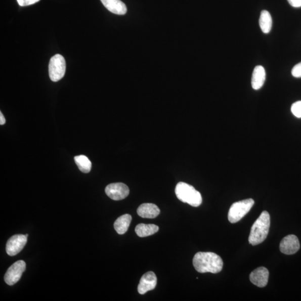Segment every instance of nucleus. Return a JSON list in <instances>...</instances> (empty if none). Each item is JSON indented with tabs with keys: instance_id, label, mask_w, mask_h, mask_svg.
Returning a JSON list of instances; mask_svg holds the SVG:
<instances>
[{
	"instance_id": "1",
	"label": "nucleus",
	"mask_w": 301,
	"mask_h": 301,
	"mask_svg": "<svg viewBox=\"0 0 301 301\" xmlns=\"http://www.w3.org/2000/svg\"><path fill=\"white\" fill-rule=\"evenodd\" d=\"M195 269L199 273H220L223 269V261L220 255L212 252H198L193 259Z\"/></svg>"
},
{
	"instance_id": "2",
	"label": "nucleus",
	"mask_w": 301,
	"mask_h": 301,
	"mask_svg": "<svg viewBox=\"0 0 301 301\" xmlns=\"http://www.w3.org/2000/svg\"><path fill=\"white\" fill-rule=\"evenodd\" d=\"M270 225L269 213L267 211H263L251 227L249 237V243L256 245L264 242L269 233Z\"/></svg>"
},
{
	"instance_id": "3",
	"label": "nucleus",
	"mask_w": 301,
	"mask_h": 301,
	"mask_svg": "<svg viewBox=\"0 0 301 301\" xmlns=\"http://www.w3.org/2000/svg\"><path fill=\"white\" fill-rule=\"evenodd\" d=\"M175 194L180 201L191 206L198 207L202 203L201 194L187 183H179L175 188Z\"/></svg>"
},
{
	"instance_id": "4",
	"label": "nucleus",
	"mask_w": 301,
	"mask_h": 301,
	"mask_svg": "<svg viewBox=\"0 0 301 301\" xmlns=\"http://www.w3.org/2000/svg\"><path fill=\"white\" fill-rule=\"evenodd\" d=\"M254 204L252 199L235 202L229 210L228 220L231 223H236L247 214Z\"/></svg>"
},
{
	"instance_id": "5",
	"label": "nucleus",
	"mask_w": 301,
	"mask_h": 301,
	"mask_svg": "<svg viewBox=\"0 0 301 301\" xmlns=\"http://www.w3.org/2000/svg\"><path fill=\"white\" fill-rule=\"evenodd\" d=\"M66 70V62L64 58L60 54H56L50 60L49 64V74L51 79L54 82L62 79Z\"/></svg>"
},
{
	"instance_id": "6",
	"label": "nucleus",
	"mask_w": 301,
	"mask_h": 301,
	"mask_svg": "<svg viewBox=\"0 0 301 301\" xmlns=\"http://www.w3.org/2000/svg\"><path fill=\"white\" fill-rule=\"evenodd\" d=\"M26 270V264L24 261H18L11 266L4 277V280L8 285L13 286L17 283Z\"/></svg>"
},
{
	"instance_id": "7",
	"label": "nucleus",
	"mask_w": 301,
	"mask_h": 301,
	"mask_svg": "<svg viewBox=\"0 0 301 301\" xmlns=\"http://www.w3.org/2000/svg\"><path fill=\"white\" fill-rule=\"evenodd\" d=\"M109 198L113 200H121L128 196L130 190L126 185L121 183H113L107 186L105 189Z\"/></svg>"
},
{
	"instance_id": "8",
	"label": "nucleus",
	"mask_w": 301,
	"mask_h": 301,
	"mask_svg": "<svg viewBox=\"0 0 301 301\" xmlns=\"http://www.w3.org/2000/svg\"><path fill=\"white\" fill-rule=\"evenodd\" d=\"M27 240L26 235L16 234L8 241L6 247L7 254L10 256L18 254L24 248Z\"/></svg>"
},
{
	"instance_id": "9",
	"label": "nucleus",
	"mask_w": 301,
	"mask_h": 301,
	"mask_svg": "<svg viewBox=\"0 0 301 301\" xmlns=\"http://www.w3.org/2000/svg\"><path fill=\"white\" fill-rule=\"evenodd\" d=\"M300 248L298 238L294 235H289L281 241L280 249L281 252L287 255H292L297 253Z\"/></svg>"
},
{
	"instance_id": "10",
	"label": "nucleus",
	"mask_w": 301,
	"mask_h": 301,
	"mask_svg": "<svg viewBox=\"0 0 301 301\" xmlns=\"http://www.w3.org/2000/svg\"><path fill=\"white\" fill-rule=\"evenodd\" d=\"M157 277L155 273L148 272L141 278L138 286V292L141 294H144L148 291L155 288L157 284Z\"/></svg>"
},
{
	"instance_id": "11",
	"label": "nucleus",
	"mask_w": 301,
	"mask_h": 301,
	"mask_svg": "<svg viewBox=\"0 0 301 301\" xmlns=\"http://www.w3.org/2000/svg\"><path fill=\"white\" fill-rule=\"evenodd\" d=\"M269 271L266 268L261 267L256 268L250 273L249 278L251 283L259 287H265L268 281L269 278Z\"/></svg>"
},
{
	"instance_id": "12",
	"label": "nucleus",
	"mask_w": 301,
	"mask_h": 301,
	"mask_svg": "<svg viewBox=\"0 0 301 301\" xmlns=\"http://www.w3.org/2000/svg\"><path fill=\"white\" fill-rule=\"evenodd\" d=\"M109 12L116 15H123L127 13V7L120 0H101Z\"/></svg>"
},
{
	"instance_id": "13",
	"label": "nucleus",
	"mask_w": 301,
	"mask_h": 301,
	"mask_svg": "<svg viewBox=\"0 0 301 301\" xmlns=\"http://www.w3.org/2000/svg\"><path fill=\"white\" fill-rule=\"evenodd\" d=\"M137 211L141 218L154 219L160 214V210L155 204L145 203L141 204Z\"/></svg>"
},
{
	"instance_id": "14",
	"label": "nucleus",
	"mask_w": 301,
	"mask_h": 301,
	"mask_svg": "<svg viewBox=\"0 0 301 301\" xmlns=\"http://www.w3.org/2000/svg\"><path fill=\"white\" fill-rule=\"evenodd\" d=\"M266 80V71L264 67L259 65L255 67L252 77H251V86L255 90H259L264 85Z\"/></svg>"
},
{
	"instance_id": "15",
	"label": "nucleus",
	"mask_w": 301,
	"mask_h": 301,
	"mask_svg": "<svg viewBox=\"0 0 301 301\" xmlns=\"http://www.w3.org/2000/svg\"><path fill=\"white\" fill-rule=\"evenodd\" d=\"M159 228L155 224H140L135 228V232L139 237L143 238L150 236L158 231Z\"/></svg>"
},
{
	"instance_id": "16",
	"label": "nucleus",
	"mask_w": 301,
	"mask_h": 301,
	"mask_svg": "<svg viewBox=\"0 0 301 301\" xmlns=\"http://www.w3.org/2000/svg\"><path fill=\"white\" fill-rule=\"evenodd\" d=\"M132 217L124 214L119 217L114 223V228L118 234L122 235L128 231Z\"/></svg>"
},
{
	"instance_id": "17",
	"label": "nucleus",
	"mask_w": 301,
	"mask_h": 301,
	"mask_svg": "<svg viewBox=\"0 0 301 301\" xmlns=\"http://www.w3.org/2000/svg\"><path fill=\"white\" fill-rule=\"evenodd\" d=\"M260 26L263 32L265 34L269 33L272 26V19L269 12L266 10L262 11L260 18Z\"/></svg>"
},
{
	"instance_id": "18",
	"label": "nucleus",
	"mask_w": 301,
	"mask_h": 301,
	"mask_svg": "<svg viewBox=\"0 0 301 301\" xmlns=\"http://www.w3.org/2000/svg\"><path fill=\"white\" fill-rule=\"evenodd\" d=\"M74 161L82 173H89L91 171L92 162L87 156L84 155L75 156Z\"/></svg>"
},
{
	"instance_id": "19",
	"label": "nucleus",
	"mask_w": 301,
	"mask_h": 301,
	"mask_svg": "<svg viewBox=\"0 0 301 301\" xmlns=\"http://www.w3.org/2000/svg\"><path fill=\"white\" fill-rule=\"evenodd\" d=\"M291 111L294 116L301 118V101H298L293 104Z\"/></svg>"
},
{
	"instance_id": "20",
	"label": "nucleus",
	"mask_w": 301,
	"mask_h": 301,
	"mask_svg": "<svg viewBox=\"0 0 301 301\" xmlns=\"http://www.w3.org/2000/svg\"><path fill=\"white\" fill-rule=\"evenodd\" d=\"M292 74L295 78H301V62L295 65L292 70Z\"/></svg>"
},
{
	"instance_id": "21",
	"label": "nucleus",
	"mask_w": 301,
	"mask_h": 301,
	"mask_svg": "<svg viewBox=\"0 0 301 301\" xmlns=\"http://www.w3.org/2000/svg\"><path fill=\"white\" fill-rule=\"evenodd\" d=\"M17 1L20 7H24L33 5L39 2L40 0H17Z\"/></svg>"
},
{
	"instance_id": "22",
	"label": "nucleus",
	"mask_w": 301,
	"mask_h": 301,
	"mask_svg": "<svg viewBox=\"0 0 301 301\" xmlns=\"http://www.w3.org/2000/svg\"><path fill=\"white\" fill-rule=\"evenodd\" d=\"M287 1L294 8L301 7V0H287Z\"/></svg>"
},
{
	"instance_id": "23",
	"label": "nucleus",
	"mask_w": 301,
	"mask_h": 301,
	"mask_svg": "<svg viewBox=\"0 0 301 301\" xmlns=\"http://www.w3.org/2000/svg\"><path fill=\"white\" fill-rule=\"evenodd\" d=\"M6 122V119H5L4 115L2 112H0V124L4 125Z\"/></svg>"
}]
</instances>
